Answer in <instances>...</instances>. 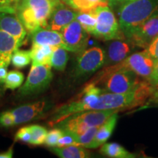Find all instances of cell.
<instances>
[{"mask_svg": "<svg viewBox=\"0 0 158 158\" xmlns=\"http://www.w3.org/2000/svg\"><path fill=\"white\" fill-rule=\"evenodd\" d=\"M155 62V59L145 48L142 51L134 53L121 62L112 66L115 68H124L133 71L139 77L147 81L152 72Z\"/></svg>", "mask_w": 158, "mask_h": 158, "instance_id": "obj_10", "label": "cell"}, {"mask_svg": "<svg viewBox=\"0 0 158 158\" xmlns=\"http://www.w3.org/2000/svg\"><path fill=\"white\" fill-rule=\"evenodd\" d=\"M118 111L119 110L118 109L86 110L68 116L54 126L74 138L81 135L89 128L101 126L110 116Z\"/></svg>", "mask_w": 158, "mask_h": 158, "instance_id": "obj_3", "label": "cell"}, {"mask_svg": "<svg viewBox=\"0 0 158 158\" xmlns=\"http://www.w3.org/2000/svg\"><path fill=\"white\" fill-rule=\"evenodd\" d=\"M78 11L72 9L63 2L57 3L51 12L45 28L61 31L66 26L76 20Z\"/></svg>", "mask_w": 158, "mask_h": 158, "instance_id": "obj_14", "label": "cell"}, {"mask_svg": "<svg viewBox=\"0 0 158 158\" xmlns=\"http://www.w3.org/2000/svg\"><path fill=\"white\" fill-rule=\"evenodd\" d=\"M102 92L103 90L98 87V85L94 83L88 84L80 96L55 109L49 122L50 125L54 127L55 124L71 115L92 110L94 105L98 101Z\"/></svg>", "mask_w": 158, "mask_h": 158, "instance_id": "obj_4", "label": "cell"}, {"mask_svg": "<svg viewBox=\"0 0 158 158\" xmlns=\"http://www.w3.org/2000/svg\"><path fill=\"white\" fill-rule=\"evenodd\" d=\"M76 19L89 34H93L97 23L95 9L89 11H78Z\"/></svg>", "mask_w": 158, "mask_h": 158, "instance_id": "obj_23", "label": "cell"}, {"mask_svg": "<svg viewBox=\"0 0 158 158\" xmlns=\"http://www.w3.org/2000/svg\"><path fill=\"white\" fill-rule=\"evenodd\" d=\"M51 108V102L40 100L0 113V127H10L43 118Z\"/></svg>", "mask_w": 158, "mask_h": 158, "instance_id": "obj_6", "label": "cell"}, {"mask_svg": "<svg viewBox=\"0 0 158 158\" xmlns=\"http://www.w3.org/2000/svg\"><path fill=\"white\" fill-rule=\"evenodd\" d=\"M99 78L93 83L101 82L102 90L110 93H125L133 90L141 82L139 76L133 71L124 68H115L114 66L106 67L100 73Z\"/></svg>", "mask_w": 158, "mask_h": 158, "instance_id": "obj_5", "label": "cell"}, {"mask_svg": "<svg viewBox=\"0 0 158 158\" xmlns=\"http://www.w3.org/2000/svg\"><path fill=\"white\" fill-rule=\"evenodd\" d=\"M31 62L30 51L15 50L11 56L12 64L16 68H23Z\"/></svg>", "mask_w": 158, "mask_h": 158, "instance_id": "obj_25", "label": "cell"}, {"mask_svg": "<svg viewBox=\"0 0 158 158\" xmlns=\"http://www.w3.org/2000/svg\"><path fill=\"white\" fill-rule=\"evenodd\" d=\"M64 41V48L67 51L81 53L87 46L89 33L77 20H74L61 31Z\"/></svg>", "mask_w": 158, "mask_h": 158, "instance_id": "obj_12", "label": "cell"}, {"mask_svg": "<svg viewBox=\"0 0 158 158\" xmlns=\"http://www.w3.org/2000/svg\"><path fill=\"white\" fill-rule=\"evenodd\" d=\"M55 47L51 45L32 44L30 51L32 64H50Z\"/></svg>", "mask_w": 158, "mask_h": 158, "instance_id": "obj_20", "label": "cell"}, {"mask_svg": "<svg viewBox=\"0 0 158 158\" xmlns=\"http://www.w3.org/2000/svg\"><path fill=\"white\" fill-rule=\"evenodd\" d=\"M158 9V0H132L118 7V24L126 38Z\"/></svg>", "mask_w": 158, "mask_h": 158, "instance_id": "obj_2", "label": "cell"}, {"mask_svg": "<svg viewBox=\"0 0 158 158\" xmlns=\"http://www.w3.org/2000/svg\"><path fill=\"white\" fill-rule=\"evenodd\" d=\"M15 141H19L23 143L31 144V135L29 126L23 127L18 130L15 135Z\"/></svg>", "mask_w": 158, "mask_h": 158, "instance_id": "obj_30", "label": "cell"}, {"mask_svg": "<svg viewBox=\"0 0 158 158\" xmlns=\"http://www.w3.org/2000/svg\"><path fill=\"white\" fill-rule=\"evenodd\" d=\"M61 0H19L15 14L19 17L27 32L44 27L51 12Z\"/></svg>", "mask_w": 158, "mask_h": 158, "instance_id": "obj_1", "label": "cell"}, {"mask_svg": "<svg viewBox=\"0 0 158 158\" xmlns=\"http://www.w3.org/2000/svg\"><path fill=\"white\" fill-rule=\"evenodd\" d=\"M63 131V130H62ZM70 145H78L76 141L74 140L73 137L70 134L64 133H63L62 137L59 140L58 144H57V147H67V146Z\"/></svg>", "mask_w": 158, "mask_h": 158, "instance_id": "obj_31", "label": "cell"}, {"mask_svg": "<svg viewBox=\"0 0 158 158\" xmlns=\"http://www.w3.org/2000/svg\"><path fill=\"white\" fill-rule=\"evenodd\" d=\"M63 2L76 11H89L99 6L107 5V0H63Z\"/></svg>", "mask_w": 158, "mask_h": 158, "instance_id": "obj_22", "label": "cell"}, {"mask_svg": "<svg viewBox=\"0 0 158 158\" xmlns=\"http://www.w3.org/2000/svg\"><path fill=\"white\" fill-rule=\"evenodd\" d=\"M0 31L7 33L22 45L27 36V30L15 13L0 12Z\"/></svg>", "mask_w": 158, "mask_h": 158, "instance_id": "obj_15", "label": "cell"}, {"mask_svg": "<svg viewBox=\"0 0 158 158\" xmlns=\"http://www.w3.org/2000/svg\"><path fill=\"white\" fill-rule=\"evenodd\" d=\"M61 1H62H62H63V0H61Z\"/></svg>", "mask_w": 158, "mask_h": 158, "instance_id": "obj_36", "label": "cell"}, {"mask_svg": "<svg viewBox=\"0 0 158 158\" xmlns=\"http://www.w3.org/2000/svg\"><path fill=\"white\" fill-rule=\"evenodd\" d=\"M13 155V147L9 148L7 151L0 152V158H11Z\"/></svg>", "mask_w": 158, "mask_h": 158, "instance_id": "obj_35", "label": "cell"}, {"mask_svg": "<svg viewBox=\"0 0 158 158\" xmlns=\"http://www.w3.org/2000/svg\"><path fill=\"white\" fill-rule=\"evenodd\" d=\"M100 153L106 157L113 158H133L135 154L130 152L122 146L117 143H107L102 144Z\"/></svg>", "mask_w": 158, "mask_h": 158, "instance_id": "obj_21", "label": "cell"}, {"mask_svg": "<svg viewBox=\"0 0 158 158\" xmlns=\"http://www.w3.org/2000/svg\"><path fill=\"white\" fill-rule=\"evenodd\" d=\"M30 37L32 44L64 48V41L61 31L40 27L31 32Z\"/></svg>", "mask_w": 158, "mask_h": 158, "instance_id": "obj_17", "label": "cell"}, {"mask_svg": "<svg viewBox=\"0 0 158 158\" xmlns=\"http://www.w3.org/2000/svg\"><path fill=\"white\" fill-rule=\"evenodd\" d=\"M97 23L92 35L102 40L122 39L124 37L118 21L108 5L99 6L95 9Z\"/></svg>", "mask_w": 158, "mask_h": 158, "instance_id": "obj_8", "label": "cell"}, {"mask_svg": "<svg viewBox=\"0 0 158 158\" xmlns=\"http://www.w3.org/2000/svg\"><path fill=\"white\" fill-rule=\"evenodd\" d=\"M68 62V54L63 47H55L51 59V66L55 70L64 71Z\"/></svg>", "mask_w": 158, "mask_h": 158, "instance_id": "obj_24", "label": "cell"}, {"mask_svg": "<svg viewBox=\"0 0 158 158\" xmlns=\"http://www.w3.org/2000/svg\"><path fill=\"white\" fill-rule=\"evenodd\" d=\"M24 81V76L21 72L18 70H11L6 76L5 84L7 89L14 90L19 88Z\"/></svg>", "mask_w": 158, "mask_h": 158, "instance_id": "obj_26", "label": "cell"}, {"mask_svg": "<svg viewBox=\"0 0 158 158\" xmlns=\"http://www.w3.org/2000/svg\"><path fill=\"white\" fill-rule=\"evenodd\" d=\"M29 127L31 135V145L40 146L44 144L48 130L38 124L29 125Z\"/></svg>", "mask_w": 158, "mask_h": 158, "instance_id": "obj_27", "label": "cell"}, {"mask_svg": "<svg viewBox=\"0 0 158 158\" xmlns=\"http://www.w3.org/2000/svg\"><path fill=\"white\" fill-rule=\"evenodd\" d=\"M99 127H100V126L99 127H92L89 128L86 132H84L81 135L74 137V140L76 141L78 145L82 146V147L86 148L89 146V144L94 139Z\"/></svg>", "mask_w": 158, "mask_h": 158, "instance_id": "obj_28", "label": "cell"}, {"mask_svg": "<svg viewBox=\"0 0 158 158\" xmlns=\"http://www.w3.org/2000/svg\"><path fill=\"white\" fill-rule=\"evenodd\" d=\"M63 133H64V132L62 131V130L59 127L50 130L47 133L44 144L51 148L56 147L59 140L62 137Z\"/></svg>", "mask_w": 158, "mask_h": 158, "instance_id": "obj_29", "label": "cell"}, {"mask_svg": "<svg viewBox=\"0 0 158 158\" xmlns=\"http://www.w3.org/2000/svg\"><path fill=\"white\" fill-rule=\"evenodd\" d=\"M132 1V0H108V5L110 7H118L119 5H121L124 2H127Z\"/></svg>", "mask_w": 158, "mask_h": 158, "instance_id": "obj_34", "label": "cell"}, {"mask_svg": "<svg viewBox=\"0 0 158 158\" xmlns=\"http://www.w3.org/2000/svg\"><path fill=\"white\" fill-rule=\"evenodd\" d=\"M118 113L114 114L105 123L100 126L95 136L92 141L89 144L86 149H95L102 145L111 136L116 125L118 118Z\"/></svg>", "mask_w": 158, "mask_h": 158, "instance_id": "obj_18", "label": "cell"}, {"mask_svg": "<svg viewBox=\"0 0 158 158\" xmlns=\"http://www.w3.org/2000/svg\"><path fill=\"white\" fill-rule=\"evenodd\" d=\"M51 152L61 158H86L90 152L86 147L79 145H70L64 147H51Z\"/></svg>", "mask_w": 158, "mask_h": 158, "instance_id": "obj_19", "label": "cell"}, {"mask_svg": "<svg viewBox=\"0 0 158 158\" xmlns=\"http://www.w3.org/2000/svg\"><path fill=\"white\" fill-rule=\"evenodd\" d=\"M105 62V52L100 47H92L79 53L73 76L76 79L86 78L102 68Z\"/></svg>", "mask_w": 158, "mask_h": 158, "instance_id": "obj_9", "label": "cell"}, {"mask_svg": "<svg viewBox=\"0 0 158 158\" xmlns=\"http://www.w3.org/2000/svg\"><path fill=\"white\" fill-rule=\"evenodd\" d=\"M157 35L158 9L143 23L134 29L128 40L132 45L142 48H147Z\"/></svg>", "mask_w": 158, "mask_h": 158, "instance_id": "obj_13", "label": "cell"}, {"mask_svg": "<svg viewBox=\"0 0 158 158\" xmlns=\"http://www.w3.org/2000/svg\"><path fill=\"white\" fill-rule=\"evenodd\" d=\"M53 78L50 64H32L27 81L19 87L18 98L30 97L46 89Z\"/></svg>", "mask_w": 158, "mask_h": 158, "instance_id": "obj_7", "label": "cell"}, {"mask_svg": "<svg viewBox=\"0 0 158 158\" xmlns=\"http://www.w3.org/2000/svg\"><path fill=\"white\" fill-rule=\"evenodd\" d=\"M147 49L155 61L158 60V35L148 45Z\"/></svg>", "mask_w": 158, "mask_h": 158, "instance_id": "obj_32", "label": "cell"}, {"mask_svg": "<svg viewBox=\"0 0 158 158\" xmlns=\"http://www.w3.org/2000/svg\"><path fill=\"white\" fill-rule=\"evenodd\" d=\"M132 43L123 40H115L108 45L105 54L104 65L112 66L121 62L129 56L132 51Z\"/></svg>", "mask_w": 158, "mask_h": 158, "instance_id": "obj_16", "label": "cell"}, {"mask_svg": "<svg viewBox=\"0 0 158 158\" xmlns=\"http://www.w3.org/2000/svg\"><path fill=\"white\" fill-rule=\"evenodd\" d=\"M21 45L13 36L0 31V101L7 90L5 81L7 68L11 62V56Z\"/></svg>", "mask_w": 158, "mask_h": 158, "instance_id": "obj_11", "label": "cell"}, {"mask_svg": "<svg viewBox=\"0 0 158 158\" xmlns=\"http://www.w3.org/2000/svg\"><path fill=\"white\" fill-rule=\"evenodd\" d=\"M107 1H108V0H107Z\"/></svg>", "mask_w": 158, "mask_h": 158, "instance_id": "obj_37", "label": "cell"}, {"mask_svg": "<svg viewBox=\"0 0 158 158\" xmlns=\"http://www.w3.org/2000/svg\"><path fill=\"white\" fill-rule=\"evenodd\" d=\"M147 81L149 82L150 84H152L154 86H158V60L155 62L152 72Z\"/></svg>", "mask_w": 158, "mask_h": 158, "instance_id": "obj_33", "label": "cell"}]
</instances>
